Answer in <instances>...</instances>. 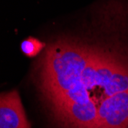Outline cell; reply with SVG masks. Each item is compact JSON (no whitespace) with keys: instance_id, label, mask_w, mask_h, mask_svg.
<instances>
[{"instance_id":"cell-2","label":"cell","mask_w":128,"mask_h":128,"mask_svg":"<svg viewBox=\"0 0 128 128\" xmlns=\"http://www.w3.org/2000/svg\"><path fill=\"white\" fill-rule=\"evenodd\" d=\"M94 47L74 41H58L46 50L41 64V89L48 100L76 87Z\"/></svg>"},{"instance_id":"cell-3","label":"cell","mask_w":128,"mask_h":128,"mask_svg":"<svg viewBox=\"0 0 128 128\" xmlns=\"http://www.w3.org/2000/svg\"><path fill=\"white\" fill-rule=\"evenodd\" d=\"M98 128H128V90L103 100L98 109Z\"/></svg>"},{"instance_id":"cell-1","label":"cell","mask_w":128,"mask_h":128,"mask_svg":"<svg viewBox=\"0 0 128 128\" xmlns=\"http://www.w3.org/2000/svg\"><path fill=\"white\" fill-rule=\"evenodd\" d=\"M110 50L94 47L92 58L74 88L51 98L52 109L71 103L94 102L98 108L107 98L128 90V62Z\"/></svg>"},{"instance_id":"cell-5","label":"cell","mask_w":128,"mask_h":128,"mask_svg":"<svg viewBox=\"0 0 128 128\" xmlns=\"http://www.w3.org/2000/svg\"><path fill=\"white\" fill-rule=\"evenodd\" d=\"M45 47V44L39 39L28 37L21 43V50L27 57H36Z\"/></svg>"},{"instance_id":"cell-4","label":"cell","mask_w":128,"mask_h":128,"mask_svg":"<svg viewBox=\"0 0 128 128\" xmlns=\"http://www.w3.org/2000/svg\"><path fill=\"white\" fill-rule=\"evenodd\" d=\"M0 128H31L16 90L1 94Z\"/></svg>"}]
</instances>
